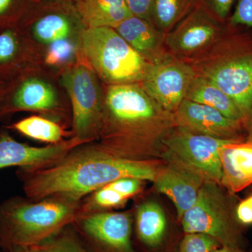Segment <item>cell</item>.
<instances>
[{
    "instance_id": "6da1fadb",
    "label": "cell",
    "mask_w": 252,
    "mask_h": 252,
    "mask_svg": "<svg viewBox=\"0 0 252 252\" xmlns=\"http://www.w3.org/2000/svg\"><path fill=\"white\" fill-rule=\"evenodd\" d=\"M84 144L51 165L25 168L23 188L28 198L37 201L59 197L79 202L87 194L119 179L157 178V171L149 162L117 157L95 144Z\"/></svg>"
},
{
    "instance_id": "7a4b0ae2",
    "label": "cell",
    "mask_w": 252,
    "mask_h": 252,
    "mask_svg": "<svg viewBox=\"0 0 252 252\" xmlns=\"http://www.w3.org/2000/svg\"><path fill=\"white\" fill-rule=\"evenodd\" d=\"M0 206V246L36 247L79 218L77 201L59 197Z\"/></svg>"
},
{
    "instance_id": "3957f363",
    "label": "cell",
    "mask_w": 252,
    "mask_h": 252,
    "mask_svg": "<svg viewBox=\"0 0 252 252\" xmlns=\"http://www.w3.org/2000/svg\"><path fill=\"white\" fill-rule=\"evenodd\" d=\"M233 99L248 118L252 107V36L226 33L210 51L189 63Z\"/></svg>"
},
{
    "instance_id": "277c9868",
    "label": "cell",
    "mask_w": 252,
    "mask_h": 252,
    "mask_svg": "<svg viewBox=\"0 0 252 252\" xmlns=\"http://www.w3.org/2000/svg\"><path fill=\"white\" fill-rule=\"evenodd\" d=\"M163 112L140 84L109 85L103 92L97 146L113 154L118 144L142 137Z\"/></svg>"
},
{
    "instance_id": "5b68a950",
    "label": "cell",
    "mask_w": 252,
    "mask_h": 252,
    "mask_svg": "<svg viewBox=\"0 0 252 252\" xmlns=\"http://www.w3.org/2000/svg\"><path fill=\"white\" fill-rule=\"evenodd\" d=\"M81 45L96 75L109 85L140 84L149 63L112 28H86Z\"/></svg>"
},
{
    "instance_id": "8992f818",
    "label": "cell",
    "mask_w": 252,
    "mask_h": 252,
    "mask_svg": "<svg viewBox=\"0 0 252 252\" xmlns=\"http://www.w3.org/2000/svg\"><path fill=\"white\" fill-rule=\"evenodd\" d=\"M219 184L205 180L193 206L181 218L185 234L198 233L211 237L220 246L244 248L242 225L238 223Z\"/></svg>"
},
{
    "instance_id": "52a82bcc",
    "label": "cell",
    "mask_w": 252,
    "mask_h": 252,
    "mask_svg": "<svg viewBox=\"0 0 252 252\" xmlns=\"http://www.w3.org/2000/svg\"><path fill=\"white\" fill-rule=\"evenodd\" d=\"M63 84L72 102L74 137L84 144L95 140L103 99L97 75L91 68L80 64L64 74Z\"/></svg>"
},
{
    "instance_id": "ba28073f",
    "label": "cell",
    "mask_w": 252,
    "mask_h": 252,
    "mask_svg": "<svg viewBox=\"0 0 252 252\" xmlns=\"http://www.w3.org/2000/svg\"><path fill=\"white\" fill-rule=\"evenodd\" d=\"M226 32L206 9L195 8L166 34L165 47L176 59L190 63L210 51Z\"/></svg>"
},
{
    "instance_id": "9c48e42d",
    "label": "cell",
    "mask_w": 252,
    "mask_h": 252,
    "mask_svg": "<svg viewBox=\"0 0 252 252\" xmlns=\"http://www.w3.org/2000/svg\"><path fill=\"white\" fill-rule=\"evenodd\" d=\"M195 77L190 64L168 54L149 63L140 84L162 109L173 114L185 100Z\"/></svg>"
},
{
    "instance_id": "30bf717a",
    "label": "cell",
    "mask_w": 252,
    "mask_h": 252,
    "mask_svg": "<svg viewBox=\"0 0 252 252\" xmlns=\"http://www.w3.org/2000/svg\"><path fill=\"white\" fill-rule=\"evenodd\" d=\"M233 141L236 140L217 138L178 126L177 130L165 139L164 143L181 163L196 170L206 180L220 184V149Z\"/></svg>"
},
{
    "instance_id": "8fae6325",
    "label": "cell",
    "mask_w": 252,
    "mask_h": 252,
    "mask_svg": "<svg viewBox=\"0 0 252 252\" xmlns=\"http://www.w3.org/2000/svg\"><path fill=\"white\" fill-rule=\"evenodd\" d=\"M77 232L89 252H137L132 245V220L122 212H100L74 222Z\"/></svg>"
},
{
    "instance_id": "7c38bea8",
    "label": "cell",
    "mask_w": 252,
    "mask_h": 252,
    "mask_svg": "<svg viewBox=\"0 0 252 252\" xmlns=\"http://www.w3.org/2000/svg\"><path fill=\"white\" fill-rule=\"evenodd\" d=\"M179 127L223 140H240L247 123L233 120L216 109L185 99L173 114Z\"/></svg>"
},
{
    "instance_id": "4fadbf2b",
    "label": "cell",
    "mask_w": 252,
    "mask_h": 252,
    "mask_svg": "<svg viewBox=\"0 0 252 252\" xmlns=\"http://www.w3.org/2000/svg\"><path fill=\"white\" fill-rule=\"evenodd\" d=\"M76 137L44 147H31L20 143L9 135H0V169L18 166L38 168L51 165L84 144Z\"/></svg>"
},
{
    "instance_id": "5bb4252c",
    "label": "cell",
    "mask_w": 252,
    "mask_h": 252,
    "mask_svg": "<svg viewBox=\"0 0 252 252\" xmlns=\"http://www.w3.org/2000/svg\"><path fill=\"white\" fill-rule=\"evenodd\" d=\"M204 179L196 170L180 162L170 165L154 181L157 190L166 195L175 205L177 217L180 220L195 203L205 182Z\"/></svg>"
},
{
    "instance_id": "9a60e30c",
    "label": "cell",
    "mask_w": 252,
    "mask_h": 252,
    "mask_svg": "<svg viewBox=\"0 0 252 252\" xmlns=\"http://www.w3.org/2000/svg\"><path fill=\"white\" fill-rule=\"evenodd\" d=\"M220 185L230 193L242 191L252 185V142L233 141L220 149Z\"/></svg>"
},
{
    "instance_id": "2e32d148",
    "label": "cell",
    "mask_w": 252,
    "mask_h": 252,
    "mask_svg": "<svg viewBox=\"0 0 252 252\" xmlns=\"http://www.w3.org/2000/svg\"><path fill=\"white\" fill-rule=\"evenodd\" d=\"M147 62L154 63L166 56L162 32L151 21L132 16L114 28Z\"/></svg>"
},
{
    "instance_id": "e0dca14e",
    "label": "cell",
    "mask_w": 252,
    "mask_h": 252,
    "mask_svg": "<svg viewBox=\"0 0 252 252\" xmlns=\"http://www.w3.org/2000/svg\"><path fill=\"white\" fill-rule=\"evenodd\" d=\"M137 239L147 252H165L170 233L165 212L159 204L146 202L138 207L136 215Z\"/></svg>"
},
{
    "instance_id": "ac0fdd59",
    "label": "cell",
    "mask_w": 252,
    "mask_h": 252,
    "mask_svg": "<svg viewBox=\"0 0 252 252\" xmlns=\"http://www.w3.org/2000/svg\"><path fill=\"white\" fill-rule=\"evenodd\" d=\"M57 104V94L52 86L35 78H28L15 88L4 110L46 111Z\"/></svg>"
},
{
    "instance_id": "d6986e66",
    "label": "cell",
    "mask_w": 252,
    "mask_h": 252,
    "mask_svg": "<svg viewBox=\"0 0 252 252\" xmlns=\"http://www.w3.org/2000/svg\"><path fill=\"white\" fill-rule=\"evenodd\" d=\"M76 10L86 28H115L132 15L125 0H75Z\"/></svg>"
},
{
    "instance_id": "ffe728a7",
    "label": "cell",
    "mask_w": 252,
    "mask_h": 252,
    "mask_svg": "<svg viewBox=\"0 0 252 252\" xmlns=\"http://www.w3.org/2000/svg\"><path fill=\"white\" fill-rule=\"evenodd\" d=\"M77 23H83L75 6L57 8L36 18L32 25V32L36 40L50 44L69 37Z\"/></svg>"
},
{
    "instance_id": "44dd1931",
    "label": "cell",
    "mask_w": 252,
    "mask_h": 252,
    "mask_svg": "<svg viewBox=\"0 0 252 252\" xmlns=\"http://www.w3.org/2000/svg\"><path fill=\"white\" fill-rule=\"evenodd\" d=\"M185 99L212 107L233 120L248 124V118L234 101L206 78L195 75Z\"/></svg>"
},
{
    "instance_id": "7402d4cb",
    "label": "cell",
    "mask_w": 252,
    "mask_h": 252,
    "mask_svg": "<svg viewBox=\"0 0 252 252\" xmlns=\"http://www.w3.org/2000/svg\"><path fill=\"white\" fill-rule=\"evenodd\" d=\"M195 0H154L152 22L165 34L190 13Z\"/></svg>"
},
{
    "instance_id": "603a6c76",
    "label": "cell",
    "mask_w": 252,
    "mask_h": 252,
    "mask_svg": "<svg viewBox=\"0 0 252 252\" xmlns=\"http://www.w3.org/2000/svg\"><path fill=\"white\" fill-rule=\"evenodd\" d=\"M13 128L30 138L51 144L62 142L64 137V131L59 124L36 116L15 123Z\"/></svg>"
},
{
    "instance_id": "cb8c5ba5",
    "label": "cell",
    "mask_w": 252,
    "mask_h": 252,
    "mask_svg": "<svg viewBox=\"0 0 252 252\" xmlns=\"http://www.w3.org/2000/svg\"><path fill=\"white\" fill-rule=\"evenodd\" d=\"M34 248L40 252H89L69 225Z\"/></svg>"
},
{
    "instance_id": "d4e9b609",
    "label": "cell",
    "mask_w": 252,
    "mask_h": 252,
    "mask_svg": "<svg viewBox=\"0 0 252 252\" xmlns=\"http://www.w3.org/2000/svg\"><path fill=\"white\" fill-rule=\"evenodd\" d=\"M21 53V43L16 32L9 29L0 33V72L15 69Z\"/></svg>"
},
{
    "instance_id": "484cf974",
    "label": "cell",
    "mask_w": 252,
    "mask_h": 252,
    "mask_svg": "<svg viewBox=\"0 0 252 252\" xmlns=\"http://www.w3.org/2000/svg\"><path fill=\"white\" fill-rule=\"evenodd\" d=\"M220 246L215 239L198 233L185 234L177 252H211Z\"/></svg>"
},
{
    "instance_id": "4316f807",
    "label": "cell",
    "mask_w": 252,
    "mask_h": 252,
    "mask_svg": "<svg viewBox=\"0 0 252 252\" xmlns=\"http://www.w3.org/2000/svg\"><path fill=\"white\" fill-rule=\"evenodd\" d=\"M74 52L73 43L67 39L55 41L50 44L45 58L46 62L51 65L62 64L72 57Z\"/></svg>"
},
{
    "instance_id": "83f0119b",
    "label": "cell",
    "mask_w": 252,
    "mask_h": 252,
    "mask_svg": "<svg viewBox=\"0 0 252 252\" xmlns=\"http://www.w3.org/2000/svg\"><path fill=\"white\" fill-rule=\"evenodd\" d=\"M26 0H0V28L8 27L17 19Z\"/></svg>"
},
{
    "instance_id": "f1b7e54d",
    "label": "cell",
    "mask_w": 252,
    "mask_h": 252,
    "mask_svg": "<svg viewBox=\"0 0 252 252\" xmlns=\"http://www.w3.org/2000/svg\"><path fill=\"white\" fill-rule=\"evenodd\" d=\"M126 197L107 186L94 192L92 203L99 207H113L122 205L126 200Z\"/></svg>"
},
{
    "instance_id": "f546056e",
    "label": "cell",
    "mask_w": 252,
    "mask_h": 252,
    "mask_svg": "<svg viewBox=\"0 0 252 252\" xmlns=\"http://www.w3.org/2000/svg\"><path fill=\"white\" fill-rule=\"evenodd\" d=\"M141 181L133 177H124L107 185V187L119 192L126 198L133 196L140 191Z\"/></svg>"
},
{
    "instance_id": "4dcf8cb0",
    "label": "cell",
    "mask_w": 252,
    "mask_h": 252,
    "mask_svg": "<svg viewBox=\"0 0 252 252\" xmlns=\"http://www.w3.org/2000/svg\"><path fill=\"white\" fill-rule=\"evenodd\" d=\"M230 24L252 27V0H238Z\"/></svg>"
},
{
    "instance_id": "1f68e13d",
    "label": "cell",
    "mask_w": 252,
    "mask_h": 252,
    "mask_svg": "<svg viewBox=\"0 0 252 252\" xmlns=\"http://www.w3.org/2000/svg\"><path fill=\"white\" fill-rule=\"evenodd\" d=\"M125 2L132 16L152 22L154 0H125Z\"/></svg>"
},
{
    "instance_id": "d6a6232c",
    "label": "cell",
    "mask_w": 252,
    "mask_h": 252,
    "mask_svg": "<svg viewBox=\"0 0 252 252\" xmlns=\"http://www.w3.org/2000/svg\"><path fill=\"white\" fill-rule=\"evenodd\" d=\"M235 216L242 226L252 225V194L237 205Z\"/></svg>"
},
{
    "instance_id": "836d02e7",
    "label": "cell",
    "mask_w": 252,
    "mask_h": 252,
    "mask_svg": "<svg viewBox=\"0 0 252 252\" xmlns=\"http://www.w3.org/2000/svg\"><path fill=\"white\" fill-rule=\"evenodd\" d=\"M234 0H210V6L217 17L224 20L229 14Z\"/></svg>"
},
{
    "instance_id": "e575fe53",
    "label": "cell",
    "mask_w": 252,
    "mask_h": 252,
    "mask_svg": "<svg viewBox=\"0 0 252 252\" xmlns=\"http://www.w3.org/2000/svg\"><path fill=\"white\" fill-rule=\"evenodd\" d=\"M1 248L3 252H40L34 247L4 246Z\"/></svg>"
},
{
    "instance_id": "d590c367",
    "label": "cell",
    "mask_w": 252,
    "mask_h": 252,
    "mask_svg": "<svg viewBox=\"0 0 252 252\" xmlns=\"http://www.w3.org/2000/svg\"><path fill=\"white\" fill-rule=\"evenodd\" d=\"M211 252H247L245 249L240 247L220 246Z\"/></svg>"
},
{
    "instance_id": "8d00e7d4",
    "label": "cell",
    "mask_w": 252,
    "mask_h": 252,
    "mask_svg": "<svg viewBox=\"0 0 252 252\" xmlns=\"http://www.w3.org/2000/svg\"><path fill=\"white\" fill-rule=\"evenodd\" d=\"M8 88L7 86L5 85L4 83L0 81V108L2 107V104L4 103L5 97L7 94Z\"/></svg>"
},
{
    "instance_id": "74e56055",
    "label": "cell",
    "mask_w": 252,
    "mask_h": 252,
    "mask_svg": "<svg viewBox=\"0 0 252 252\" xmlns=\"http://www.w3.org/2000/svg\"><path fill=\"white\" fill-rule=\"evenodd\" d=\"M248 141V142H252V125L250 126V130H249Z\"/></svg>"
},
{
    "instance_id": "f35d334b",
    "label": "cell",
    "mask_w": 252,
    "mask_h": 252,
    "mask_svg": "<svg viewBox=\"0 0 252 252\" xmlns=\"http://www.w3.org/2000/svg\"><path fill=\"white\" fill-rule=\"evenodd\" d=\"M248 124H250V126L252 125V107L251 112H250V116H249Z\"/></svg>"
},
{
    "instance_id": "ab89813d",
    "label": "cell",
    "mask_w": 252,
    "mask_h": 252,
    "mask_svg": "<svg viewBox=\"0 0 252 252\" xmlns=\"http://www.w3.org/2000/svg\"><path fill=\"white\" fill-rule=\"evenodd\" d=\"M0 252H3L2 250H1V246H0Z\"/></svg>"
},
{
    "instance_id": "60d3db41",
    "label": "cell",
    "mask_w": 252,
    "mask_h": 252,
    "mask_svg": "<svg viewBox=\"0 0 252 252\" xmlns=\"http://www.w3.org/2000/svg\"><path fill=\"white\" fill-rule=\"evenodd\" d=\"M74 1H75V0H74Z\"/></svg>"
}]
</instances>
